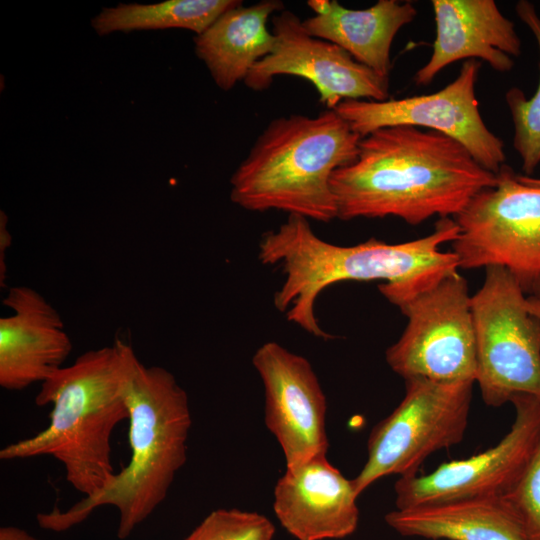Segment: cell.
I'll return each mask as SVG.
<instances>
[{
	"label": "cell",
	"mask_w": 540,
	"mask_h": 540,
	"mask_svg": "<svg viewBox=\"0 0 540 540\" xmlns=\"http://www.w3.org/2000/svg\"><path fill=\"white\" fill-rule=\"evenodd\" d=\"M459 228L451 217L440 218L427 236L390 244L371 238L342 246L317 236L310 221L288 215L277 229L265 232L258 244L262 264L277 265L285 280L274 294L276 309L307 333L331 338L315 314L323 290L343 281H384L380 293L398 308L443 278L458 272L455 253L440 248L451 243Z\"/></svg>",
	"instance_id": "cell-1"
},
{
	"label": "cell",
	"mask_w": 540,
	"mask_h": 540,
	"mask_svg": "<svg viewBox=\"0 0 540 540\" xmlns=\"http://www.w3.org/2000/svg\"><path fill=\"white\" fill-rule=\"evenodd\" d=\"M497 175L454 139L413 126L381 128L362 137L356 160L331 178L337 218L402 219L418 225L455 217Z\"/></svg>",
	"instance_id": "cell-2"
},
{
	"label": "cell",
	"mask_w": 540,
	"mask_h": 540,
	"mask_svg": "<svg viewBox=\"0 0 540 540\" xmlns=\"http://www.w3.org/2000/svg\"><path fill=\"white\" fill-rule=\"evenodd\" d=\"M140 360L117 338L82 353L41 383L37 406L51 405L47 427L0 450L4 461L51 456L66 481L84 497L102 490L115 475L111 437L129 418L128 391Z\"/></svg>",
	"instance_id": "cell-3"
},
{
	"label": "cell",
	"mask_w": 540,
	"mask_h": 540,
	"mask_svg": "<svg viewBox=\"0 0 540 540\" xmlns=\"http://www.w3.org/2000/svg\"><path fill=\"white\" fill-rule=\"evenodd\" d=\"M128 407V464L98 493L66 510L38 513L42 529L67 531L97 508L112 506L119 512L117 537L124 540L165 500L187 459L192 424L188 395L170 371L140 361L129 385Z\"/></svg>",
	"instance_id": "cell-4"
},
{
	"label": "cell",
	"mask_w": 540,
	"mask_h": 540,
	"mask_svg": "<svg viewBox=\"0 0 540 540\" xmlns=\"http://www.w3.org/2000/svg\"><path fill=\"white\" fill-rule=\"evenodd\" d=\"M360 139L331 109L275 118L232 174L230 199L248 211L330 222L337 218L332 175L356 160Z\"/></svg>",
	"instance_id": "cell-5"
},
{
	"label": "cell",
	"mask_w": 540,
	"mask_h": 540,
	"mask_svg": "<svg viewBox=\"0 0 540 540\" xmlns=\"http://www.w3.org/2000/svg\"><path fill=\"white\" fill-rule=\"evenodd\" d=\"M527 297L511 273L496 266L485 268L471 296L475 382L490 407L520 395L540 399V318L528 309Z\"/></svg>",
	"instance_id": "cell-6"
},
{
	"label": "cell",
	"mask_w": 540,
	"mask_h": 540,
	"mask_svg": "<svg viewBox=\"0 0 540 540\" xmlns=\"http://www.w3.org/2000/svg\"><path fill=\"white\" fill-rule=\"evenodd\" d=\"M404 382L399 405L371 430L367 460L352 479L358 496L380 478L416 475L430 455L464 438L475 382Z\"/></svg>",
	"instance_id": "cell-7"
},
{
	"label": "cell",
	"mask_w": 540,
	"mask_h": 540,
	"mask_svg": "<svg viewBox=\"0 0 540 540\" xmlns=\"http://www.w3.org/2000/svg\"><path fill=\"white\" fill-rule=\"evenodd\" d=\"M497 182L475 195L453 219L459 268L501 267L525 293L540 278V185L504 165Z\"/></svg>",
	"instance_id": "cell-8"
},
{
	"label": "cell",
	"mask_w": 540,
	"mask_h": 540,
	"mask_svg": "<svg viewBox=\"0 0 540 540\" xmlns=\"http://www.w3.org/2000/svg\"><path fill=\"white\" fill-rule=\"evenodd\" d=\"M407 324L385 354L404 380L476 381L477 358L471 295L453 273L399 307Z\"/></svg>",
	"instance_id": "cell-9"
},
{
	"label": "cell",
	"mask_w": 540,
	"mask_h": 540,
	"mask_svg": "<svg viewBox=\"0 0 540 540\" xmlns=\"http://www.w3.org/2000/svg\"><path fill=\"white\" fill-rule=\"evenodd\" d=\"M481 62L466 60L457 77L431 94L372 101L343 100L334 110L359 136L392 126H413L442 133L463 145L486 170L505 165L504 142L485 124L475 94Z\"/></svg>",
	"instance_id": "cell-10"
},
{
	"label": "cell",
	"mask_w": 540,
	"mask_h": 540,
	"mask_svg": "<svg viewBox=\"0 0 540 540\" xmlns=\"http://www.w3.org/2000/svg\"><path fill=\"white\" fill-rule=\"evenodd\" d=\"M511 403L515 419L493 447L445 462L426 475L399 477L396 509L484 496H504L518 482L540 440V399L520 395Z\"/></svg>",
	"instance_id": "cell-11"
},
{
	"label": "cell",
	"mask_w": 540,
	"mask_h": 540,
	"mask_svg": "<svg viewBox=\"0 0 540 540\" xmlns=\"http://www.w3.org/2000/svg\"><path fill=\"white\" fill-rule=\"evenodd\" d=\"M275 44L244 79L254 91L268 89L275 76L291 75L308 80L326 109L334 110L343 100L389 99V78L357 62L344 49L309 35L302 20L282 10L272 18Z\"/></svg>",
	"instance_id": "cell-12"
},
{
	"label": "cell",
	"mask_w": 540,
	"mask_h": 540,
	"mask_svg": "<svg viewBox=\"0 0 540 540\" xmlns=\"http://www.w3.org/2000/svg\"><path fill=\"white\" fill-rule=\"evenodd\" d=\"M252 363L264 385L265 423L286 466L326 455V397L310 362L269 341L255 351Z\"/></svg>",
	"instance_id": "cell-13"
},
{
	"label": "cell",
	"mask_w": 540,
	"mask_h": 540,
	"mask_svg": "<svg viewBox=\"0 0 540 540\" xmlns=\"http://www.w3.org/2000/svg\"><path fill=\"white\" fill-rule=\"evenodd\" d=\"M358 495L326 455L286 466L274 489V513L296 540L342 539L359 522Z\"/></svg>",
	"instance_id": "cell-14"
},
{
	"label": "cell",
	"mask_w": 540,
	"mask_h": 540,
	"mask_svg": "<svg viewBox=\"0 0 540 540\" xmlns=\"http://www.w3.org/2000/svg\"><path fill=\"white\" fill-rule=\"evenodd\" d=\"M3 305L12 313L0 318V386L22 391L62 368L72 342L58 311L35 289L13 286Z\"/></svg>",
	"instance_id": "cell-15"
},
{
	"label": "cell",
	"mask_w": 540,
	"mask_h": 540,
	"mask_svg": "<svg viewBox=\"0 0 540 540\" xmlns=\"http://www.w3.org/2000/svg\"><path fill=\"white\" fill-rule=\"evenodd\" d=\"M436 36L429 60L414 75L427 86L450 64L460 60L486 62L497 72H509L522 44L513 21L493 0H432Z\"/></svg>",
	"instance_id": "cell-16"
},
{
	"label": "cell",
	"mask_w": 540,
	"mask_h": 540,
	"mask_svg": "<svg viewBox=\"0 0 540 540\" xmlns=\"http://www.w3.org/2000/svg\"><path fill=\"white\" fill-rule=\"evenodd\" d=\"M307 5L315 13L302 20L309 35L336 44L386 78L393 40L417 15L410 1L379 0L366 9H348L336 0H309Z\"/></svg>",
	"instance_id": "cell-17"
},
{
	"label": "cell",
	"mask_w": 540,
	"mask_h": 540,
	"mask_svg": "<svg viewBox=\"0 0 540 540\" xmlns=\"http://www.w3.org/2000/svg\"><path fill=\"white\" fill-rule=\"evenodd\" d=\"M386 524L405 537L431 540H527L504 496L465 498L395 509Z\"/></svg>",
	"instance_id": "cell-18"
},
{
	"label": "cell",
	"mask_w": 540,
	"mask_h": 540,
	"mask_svg": "<svg viewBox=\"0 0 540 540\" xmlns=\"http://www.w3.org/2000/svg\"><path fill=\"white\" fill-rule=\"evenodd\" d=\"M284 10L279 0L243 2L221 14L194 38L195 53L208 68L216 85L228 91L271 53L275 36L267 27L269 17Z\"/></svg>",
	"instance_id": "cell-19"
},
{
	"label": "cell",
	"mask_w": 540,
	"mask_h": 540,
	"mask_svg": "<svg viewBox=\"0 0 540 540\" xmlns=\"http://www.w3.org/2000/svg\"><path fill=\"white\" fill-rule=\"evenodd\" d=\"M239 0H168L155 4H119L104 8L91 20L99 36L112 32L182 28L203 33Z\"/></svg>",
	"instance_id": "cell-20"
},
{
	"label": "cell",
	"mask_w": 540,
	"mask_h": 540,
	"mask_svg": "<svg viewBox=\"0 0 540 540\" xmlns=\"http://www.w3.org/2000/svg\"><path fill=\"white\" fill-rule=\"evenodd\" d=\"M515 11L532 32L540 55V16L535 5L520 0ZM505 101L514 124L513 146L521 159L524 175L530 176L540 164V77L532 97L527 98L520 88L512 87L506 92Z\"/></svg>",
	"instance_id": "cell-21"
},
{
	"label": "cell",
	"mask_w": 540,
	"mask_h": 540,
	"mask_svg": "<svg viewBox=\"0 0 540 540\" xmlns=\"http://www.w3.org/2000/svg\"><path fill=\"white\" fill-rule=\"evenodd\" d=\"M275 526L263 514L239 509L209 513L184 540H273Z\"/></svg>",
	"instance_id": "cell-22"
},
{
	"label": "cell",
	"mask_w": 540,
	"mask_h": 540,
	"mask_svg": "<svg viewBox=\"0 0 540 540\" xmlns=\"http://www.w3.org/2000/svg\"><path fill=\"white\" fill-rule=\"evenodd\" d=\"M504 497L516 512L527 540H540V440L515 486Z\"/></svg>",
	"instance_id": "cell-23"
},
{
	"label": "cell",
	"mask_w": 540,
	"mask_h": 540,
	"mask_svg": "<svg viewBox=\"0 0 540 540\" xmlns=\"http://www.w3.org/2000/svg\"><path fill=\"white\" fill-rule=\"evenodd\" d=\"M12 237L7 229L6 214L0 213V285L6 286L7 267H6V252L11 246Z\"/></svg>",
	"instance_id": "cell-24"
},
{
	"label": "cell",
	"mask_w": 540,
	"mask_h": 540,
	"mask_svg": "<svg viewBox=\"0 0 540 540\" xmlns=\"http://www.w3.org/2000/svg\"><path fill=\"white\" fill-rule=\"evenodd\" d=\"M0 540H40L16 526H3L0 528Z\"/></svg>",
	"instance_id": "cell-25"
},
{
	"label": "cell",
	"mask_w": 540,
	"mask_h": 540,
	"mask_svg": "<svg viewBox=\"0 0 540 540\" xmlns=\"http://www.w3.org/2000/svg\"><path fill=\"white\" fill-rule=\"evenodd\" d=\"M527 307L534 315L540 318V299L533 295L528 296Z\"/></svg>",
	"instance_id": "cell-26"
},
{
	"label": "cell",
	"mask_w": 540,
	"mask_h": 540,
	"mask_svg": "<svg viewBox=\"0 0 540 540\" xmlns=\"http://www.w3.org/2000/svg\"><path fill=\"white\" fill-rule=\"evenodd\" d=\"M531 293H532L533 296L540 299V278L534 284V286H533V288L531 290Z\"/></svg>",
	"instance_id": "cell-27"
},
{
	"label": "cell",
	"mask_w": 540,
	"mask_h": 540,
	"mask_svg": "<svg viewBox=\"0 0 540 540\" xmlns=\"http://www.w3.org/2000/svg\"><path fill=\"white\" fill-rule=\"evenodd\" d=\"M521 177H522V179H524L527 182L540 185V178H535V177L526 176V175H521Z\"/></svg>",
	"instance_id": "cell-28"
}]
</instances>
